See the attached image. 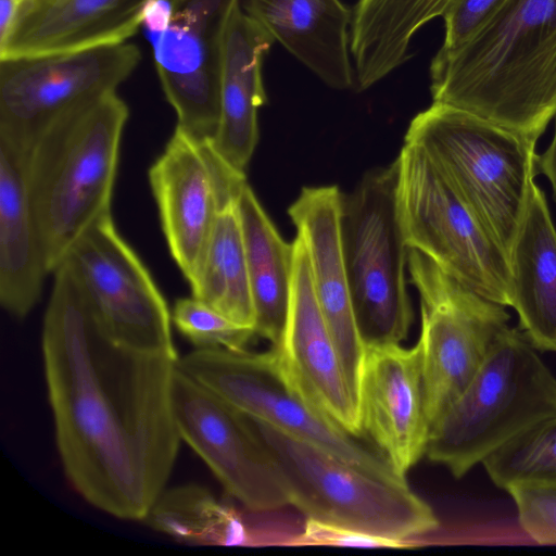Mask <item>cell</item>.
I'll list each match as a JSON object with an SVG mask.
<instances>
[{"mask_svg": "<svg viewBox=\"0 0 556 556\" xmlns=\"http://www.w3.org/2000/svg\"><path fill=\"white\" fill-rule=\"evenodd\" d=\"M53 274L41 341L64 472L96 508L143 521L181 441L173 408L179 358L115 343L71 265L64 261Z\"/></svg>", "mask_w": 556, "mask_h": 556, "instance_id": "6da1fadb", "label": "cell"}, {"mask_svg": "<svg viewBox=\"0 0 556 556\" xmlns=\"http://www.w3.org/2000/svg\"><path fill=\"white\" fill-rule=\"evenodd\" d=\"M432 102L535 143L556 115V0H508L470 39L439 49Z\"/></svg>", "mask_w": 556, "mask_h": 556, "instance_id": "7a4b0ae2", "label": "cell"}, {"mask_svg": "<svg viewBox=\"0 0 556 556\" xmlns=\"http://www.w3.org/2000/svg\"><path fill=\"white\" fill-rule=\"evenodd\" d=\"M126 102L113 92L50 126L25 154V176L50 273L112 214Z\"/></svg>", "mask_w": 556, "mask_h": 556, "instance_id": "3957f363", "label": "cell"}, {"mask_svg": "<svg viewBox=\"0 0 556 556\" xmlns=\"http://www.w3.org/2000/svg\"><path fill=\"white\" fill-rule=\"evenodd\" d=\"M405 142L424 150L507 253L536 172L535 143L465 110L432 102Z\"/></svg>", "mask_w": 556, "mask_h": 556, "instance_id": "277c9868", "label": "cell"}, {"mask_svg": "<svg viewBox=\"0 0 556 556\" xmlns=\"http://www.w3.org/2000/svg\"><path fill=\"white\" fill-rule=\"evenodd\" d=\"M556 414V377L508 327L460 396L431 429L426 456L462 478L496 448Z\"/></svg>", "mask_w": 556, "mask_h": 556, "instance_id": "5b68a950", "label": "cell"}, {"mask_svg": "<svg viewBox=\"0 0 556 556\" xmlns=\"http://www.w3.org/2000/svg\"><path fill=\"white\" fill-rule=\"evenodd\" d=\"M249 419L282 476L290 504L307 518L392 539L409 540L438 529L433 509L407 483L375 477L320 447Z\"/></svg>", "mask_w": 556, "mask_h": 556, "instance_id": "8992f818", "label": "cell"}, {"mask_svg": "<svg viewBox=\"0 0 556 556\" xmlns=\"http://www.w3.org/2000/svg\"><path fill=\"white\" fill-rule=\"evenodd\" d=\"M396 206L408 249L482 298L511 306L507 253L418 146L405 142L396 159Z\"/></svg>", "mask_w": 556, "mask_h": 556, "instance_id": "52a82bcc", "label": "cell"}, {"mask_svg": "<svg viewBox=\"0 0 556 556\" xmlns=\"http://www.w3.org/2000/svg\"><path fill=\"white\" fill-rule=\"evenodd\" d=\"M396 185L395 160L367 172L343 201L344 260L365 346L401 343L414 319L406 280L408 248L399 223Z\"/></svg>", "mask_w": 556, "mask_h": 556, "instance_id": "ba28073f", "label": "cell"}, {"mask_svg": "<svg viewBox=\"0 0 556 556\" xmlns=\"http://www.w3.org/2000/svg\"><path fill=\"white\" fill-rule=\"evenodd\" d=\"M178 368L249 417L311 443L380 479L407 483L363 437L339 427L303 399L281 374L274 348L266 352L195 349Z\"/></svg>", "mask_w": 556, "mask_h": 556, "instance_id": "9c48e42d", "label": "cell"}, {"mask_svg": "<svg viewBox=\"0 0 556 556\" xmlns=\"http://www.w3.org/2000/svg\"><path fill=\"white\" fill-rule=\"evenodd\" d=\"M407 271L419 294L418 339L431 431L509 327V315L505 306L477 294L415 249H408Z\"/></svg>", "mask_w": 556, "mask_h": 556, "instance_id": "30bf717a", "label": "cell"}, {"mask_svg": "<svg viewBox=\"0 0 556 556\" xmlns=\"http://www.w3.org/2000/svg\"><path fill=\"white\" fill-rule=\"evenodd\" d=\"M140 60L127 41L0 58V140L26 154L50 126L116 92Z\"/></svg>", "mask_w": 556, "mask_h": 556, "instance_id": "8fae6325", "label": "cell"}, {"mask_svg": "<svg viewBox=\"0 0 556 556\" xmlns=\"http://www.w3.org/2000/svg\"><path fill=\"white\" fill-rule=\"evenodd\" d=\"M64 261L111 340L131 350L178 357L167 303L140 257L117 232L112 214L94 223Z\"/></svg>", "mask_w": 556, "mask_h": 556, "instance_id": "7c38bea8", "label": "cell"}, {"mask_svg": "<svg viewBox=\"0 0 556 556\" xmlns=\"http://www.w3.org/2000/svg\"><path fill=\"white\" fill-rule=\"evenodd\" d=\"M148 176L170 255L189 281L218 215L238 203L248 185L245 173L232 167L211 139L176 126Z\"/></svg>", "mask_w": 556, "mask_h": 556, "instance_id": "4fadbf2b", "label": "cell"}, {"mask_svg": "<svg viewBox=\"0 0 556 556\" xmlns=\"http://www.w3.org/2000/svg\"><path fill=\"white\" fill-rule=\"evenodd\" d=\"M173 408L181 440L205 462L231 497L255 513L290 504L282 476L249 417L178 366Z\"/></svg>", "mask_w": 556, "mask_h": 556, "instance_id": "5bb4252c", "label": "cell"}, {"mask_svg": "<svg viewBox=\"0 0 556 556\" xmlns=\"http://www.w3.org/2000/svg\"><path fill=\"white\" fill-rule=\"evenodd\" d=\"M235 0H181L168 28L148 38L177 127L213 140L219 123L223 36Z\"/></svg>", "mask_w": 556, "mask_h": 556, "instance_id": "9a60e30c", "label": "cell"}, {"mask_svg": "<svg viewBox=\"0 0 556 556\" xmlns=\"http://www.w3.org/2000/svg\"><path fill=\"white\" fill-rule=\"evenodd\" d=\"M287 382L346 432L363 437L358 401L350 388L312 283L302 238L293 240L289 309L282 340L273 346Z\"/></svg>", "mask_w": 556, "mask_h": 556, "instance_id": "2e32d148", "label": "cell"}, {"mask_svg": "<svg viewBox=\"0 0 556 556\" xmlns=\"http://www.w3.org/2000/svg\"><path fill=\"white\" fill-rule=\"evenodd\" d=\"M421 357L419 339L410 348L366 345L358 384L363 435L403 478L426 455L430 435Z\"/></svg>", "mask_w": 556, "mask_h": 556, "instance_id": "e0dca14e", "label": "cell"}, {"mask_svg": "<svg viewBox=\"0 0 556 556\" xmlns=\"http://www.w3.org/2000/svg\"><path fill=\"white\" fill-rule=\"evenodd\" d=\"M343 201L337 186L304 187L288 214L305 244L318 304L358 401L365 344L356 325L344 260Z\"/></svg>", "mask_w": 556, "mask_h": 556, "instance_id": "ac0fdd59", "label": "cell"}, {"mask_svg": "<svg viewBox=\"0 0 556 556\" xmlns=\"http://www.w3.org/2000/svg\"><path fill=\"white\" fill-rule=\"evenodd\" d=\"M149 0H24L0 58L126 42Z\"/></svg>", "mask_w": 556, "mask_h": 556, "instance_id": "d6986e66", "label": "cell"}, {"mask_svg": "<svg viewBox=\"0 0 556 556\" xmlns=\"http://www.w3.org/2000/svg\"><path fill=\"white\" fill-rule=\"evenodd\" d=\"M274 38L235 0L224 29L220 114L213 144L245 173L258 140V109L266 103L263 59Z\"/></svg>", "mask_w": 556, "mask_h": 556, "instance_id": "ffe728a7", "label": "cell"}, {"mask_svg": "<svg viewBox=\"0 0 556 556\" xmlns=\"http://www.w3.org/2000/svg\"><path fill=\"white\" fill-rule=\"evenodd\" d=\"M242 8L326 85L355 87L353 11L341 0H244Z\"/></svg>", "mask_w": 556, "mask_h": 556, "instance_id": "44dd1931", "label": "cell"}, {"mask_svg": "<svg viewBox=\"0 0 556 556\" xmlns=\"http://www.w3.org/2000/svg\"><path fill=\"white\" fill-rule=\"evenodd\" d=\"M50 274L29 198L25 153L0 140V302L16 318L29 314Z\"/></svg>", "mask_w": 556, "mask_h": 556, "instance_id": "7402d4cb", "label": "cell"}, {"mask_svg": "<svg viewBox=\"0 0 556 556\" xmlns=\"http://www.w3.org/2000/svg\"><path fill=\"white\" fill-rule=\"evenodd\" d=\"M509 266L519 330L535 350L556 352V228L545 194L534 181Z\"/></svg>", "mask_w": 556, "mask_h": 556, "instance_id": "603a6c76", "label": "cell"}, {"mask_svg": "<svg viewBox=\"0 0 556 556\" xmlns=\"http://www.w3.org/2000/svg\"><path fill=\"white\" fill-rule=\"evenodd\" d=\"M452 0H357L351 24L355 87L365 90L409 58L414 35Z\"/></svg>", "mask_w": 556, "mask_h": 556, "instance_id": "cb8c5ba5", "label": "cell"}, {"mask_svg": "<svg viewBox=\"0 0 556 556\" xmlns=\"http://www.w3.org/2000/svg\"><path fill=\"white\" fill-rule=\"evenodd\" d=\"M254 306V331L278 346L282 340L291 292L293 242L285 241L247 185L238 200Z\"/></svg>", "mask_w": 556, "mask_h": 556, "instance_id": "d4e9b609", "label": "cell"}, {"mask_svg": "<svg viewBox=\"0 0 556 556\" xmlns=\"http://www.w3.org/2000/svg\"><path fill=\"white\" fill-rule=\"evenodd\" d=\"M188 282L193 298L230 320L254 329L255 314L238 203L218 215L201 263Z\"/></svg>", "mask_w": 556, "mask_h": 556, "instance_id": "484cf974", "label": "cell"}, {"mask_svg": "<svg viewBox=\"0 0 556 556\" xmlns=\"http://www.w3.org/2000/svg\"><path fill=\"white\" fill-rule=\"evenodd\" d=\"M143 521L180 543L202 546L254 544L236 508L193 483L164 490Z\"/></svg>", "mask_w": 556, "mask_h": 556, "instance_id": "4316f807", "label": "cell"}, {"mask_svg": "<svg viewBox=\"0 0 556 556\" xmlns=\"http://www.w3.org/2000/svg\"><path fill=\"white\" fill-rule=\"evenodd\" d=\"M482 464L503 490L515 483L556 485V414L511 438Z\"/></svg>", "mask_w": 556, "mask_h": 556, "instance_id": "83f0119b", "label": "cell"}, {"mask_svg": "<svg viewBox=\"0 0 556 556\" xmlns=\"http://www.w3.org/2000/svg\"><path fill=\"white\" fill-rule=\"evenodd\" d=\"M172 320L197 349L245 350L251 339L256 336L253 328L230 320L192 295L176 301Z\"/></svg>", "mask_w": 556, "mask_h": 556, "instance_id": "f1b7e54d", "label": "cell"}, {"mask_svg": "<svg viewBox=\"0 0 556 556\" xmlns=\"http://www.w3.org/2000/svg\"><path fill=\"white\" fill-rule=\"evenodd\" d=\"M505 491L516 503L526 533L539 544H556V485L515 483Z\"/></svg>", "mask_w": 556, "mask_h": 556, "instance_id": "f546056e", "label": "cell"}, {"mask_svg": "<svg viewBox=\"0 0 556 556\" xmlns=\"http://www.w3.org/2000/svg\"><path fill=\"white\" fill-rule=\"evenodd\" d=\"M292 546H341L365 548H414L413 539H392L307 518L303 531L283 542Z\"/></svg>", "mask_w": 556, "mask_h": 556, "instance_id": "4dcf8cb0", "label": "cell"}, {"mask_svg": "<svg viewBox=\"0 0 556 556\" xmlns=\"http://www.w3.org/2000/svg\"><path fill=\"white\" fill-rule=\"evenodd\" d=\"M508 0H452L443 14L442 50H453L470 39Z\"/></svg>", "mask_w": 556, "mask_h": 556, "instance_id": "1f68e13d", "label": "cell"}, {"mask_svg": "<svg viewBox=\"0 0 556 556\" xmlns=\"http://www.w3.org/2000/svg\"><path fill=\"white\" fill-rule=\"evenodd\" d=\"M536 172L547 177L552 186L553 199L556 203V115L552 141L542 154L536 155Z\"/></svg>", "mask_w": 556, "mask_h": 556, "instance_id": "d6a6232c", "label": "cell"}, {"mask_svg": "<svg viewBox=\"0 0 556 556\" xmlns=\"http://www.w3.org/2000/svg\"><path fill=\"white\" fill-rule=\"evenodd\" d=\"M18 0H0V45L9 36L18 11Z\"/></svg>", "mask_w": 556, "mask_h": 556, "instance_id": "836d02e7", "label": "cell"}, {"mask_svg": "<svg viewBox=\"0 0 556 556\" xmlns=\"http://www.w3.org/2000/svg\"><path fill=\"white\" fill-rule=\"evenodd\" d=\"M18 1H20V3H21V2H22V1H24V0H18Z\"/></svg>", "mask_w": 556, "mask_h": 556, "instance_id": "e575fe53", "label": "cell"}]
</instances>
